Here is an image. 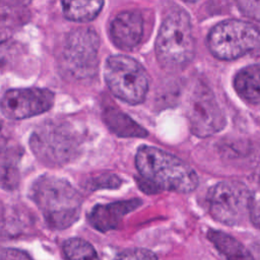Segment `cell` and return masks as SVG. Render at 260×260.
Instances as JSON below:
<instances>
[{"instance_id":"6da1fadb","label":"cell","mask_w":260,"mask_h":260,"mask_svg":"<svg viewBox=\"0 0 260 260\" xmlns=\"http://www.w3.org/2000/svg\"><path fill=\"white\" fill-rule=\"evenodd\" d=\"M135 166L148 187L147 193L158 190L189 193L198 186V176L189 165L154 146L139 147L135 154Z\"/></svg>"},{"instance_id":"7a4b0ae2","label":"cell","mask_w":260,"mask_h":260,"mask_svg":"<svg viewBox=\"0 0 260 260\" xmlns=\"http://www.w3.org/2000/svg\"><path fill=\"white\" fill-rule=\"evenodd\" d=\"M30 197L47 223L54 229H66L79 217L81 197L64 179L54 176L38 178L30 188Z\"/></svg>"},{"instance_id":"3957f363","label":"cell","mask_w":260,"mask_h":260,"mask_svg":"<svg viewBox=\"0 0 260 260\" xmlns=\"http://www.w3.org/2000/svg\"><path fill=\"white\" fill-rule=\"evenodd\" d=\"M195 40L189 14L175 9L162 20L155 41V55L160 66L168 71H179L193 59Z\"/></svg>"},{"instance_id":"277c9868","label":"cell","mask_w":260,"mask_h":260,"mask_svg":"<svg viewBox=\"0 0 260 260\" xmlns=\"http://www.w3.org/2000/svg\"><path fill=\"white\" fill-rule=\"evenodd\" d=\"M80 144V135L63 121H47L29 138L31 151L48 167H59L71 161L78 154Z\"/></svg>"},{"instance_id":"5b68a950","label":"cell","mask_w":260,"mask_h":260,"mask_svg":"<svg viewBox=\"0 0 260 260\" xmlns=\"http://www.w3.org/2000/svg\"><path fill=\"white\" fill-rule=\"evenodd\" d=\"M105 81L111 92L130 105L142 103L148 91V75L135 59L125 55H114L107 59Z\"/></svg>"},{"instance_id":"8992f818","label":"cell","mask_w":260,"mask_h":260,"mask_svg":"<svg viewBox=\"0 0 260 260\" xmlns=\"http://www.w3.org/2000/svg\"><path fill=\"white\" fill-rule=\"evenodd\" d=\"M207 45L217 59L234 60L260 48V31L243 20H223L210 29Z\"/></svg>"},{"instance_id":"52a82bcc","label":"cell","mask_w":260,"mask_h":260,"mask_svg":"<svg viewBox=\"0 0 260 260\" xmlns=\"http://www.w3.org/2000/svg\"><path fill=\"white\" fill-rule=\"evenodd\" d=\"M253 197L248 188L237 181H222L210 188L207 201L214 219L229 225L240 224L250 215Z\"/></svg>"},{"instance_id":"ba28073f","label":"cell","mask_w":260,"mask_h":260,"mask_svg":"<svg viewBox=\"0 0 260 260\" xmlns=\"http://www.w3.org/2000/svg\"><path fill=\"white\" fill-rule=\"evenodd\" d=\"M99 47L100 39L92 27L71 30L65 39L62 52L67 72L78 79L92 77L98 69Z\"/></svg>"},{"instance_id":"9c48e42d","label":"cell","mask_w":260,"mask_h":260,"mask_svg":"<svg viewBox=\"0 0 260 260\" xmlns=\"http://www.w3.org/2000/svg\"><path fill=\"white\" fill-rule=\"evenodd\" d=\"M186 116L193 134L207 137L225 126V117L212 90L202 81H197L186 101Z\"/></svg>"},{"instance_id":"30bf717a","label":"cell","mask_w":260,"mask_h":260,"mask_svg":"<svg viewBox=\"0 0 260 260\" xmlns=\"http://www.w3.org/2000/svg\"><path fill=\"white\" fill-rule=\"evenodd\" d=\"M54 100V93L46 88H12L3 94L1 111L11 120L26 119L50 110Z\"/></svg>"},{"instance_id":"8fae6325","label":"cell","mask_w":260,"mask_h":260,"mask_svg":"<svg viewBox=\"0 0 260 260\" xmlns=\"http://www.w3.org/2000/svg\"><path fill=\"white\" fill-rule=\"evenodd\" d=\"M143 35V18L137 11H123L110 23V37L114 45L122 50H133Z\"/></svg>"},{"instance_id":"7c38bea8","label":"cell","mask_w":260,"mask_h":260,"mask_svg":"<svg viewBox=\"0 0 260 260\" xmlns=\"http://www.w3.org/2000/svg\"><path fill=\"white\" fill-rule=\"evenodd\" d=\"M140 204L141 200L137 198L109 204H98L91 209L87 218L95 230L108 232L117 229L123 217L136 209Z\"/></svg>"},{"instance_id":"4fadbf2b","label":"cell","mask_w":260,"mask_h":260,"mask_svg":"<svg viewBox=\"0 0 260 260\" xmlns=\"http://www.w3.org/2000/svg\"><path fill=\"white\" fill-rule=\"evenodd\" d=\"M234 87L238 95L248 104L260 103V65L242 68L234 77Z\"/></svg>"},{"instance_id":"5bb4252c","label":"cell","mask_w":260,"mask_h":260,"mask_svg":"<svg viewBox=\"0 0 260 260\" xmlns=\"http://www.w3.org/2000/svg\"><path fill=\"white\" fill-rule=\"evenodd\" d=\"M103 117L109 129L118 136L145 137L147 135V131L144 128L116 108H106L104 110Z\"/></svg>"},{"instance_id":"9a60e30c","label":"cell","mask_w":260,"mask_h":260,"mask_svg":"<svg viewBox=\"0 0 260 260\" xmlns=\"http://www.w3.org/2000/svg\"><path fill=\"white\" fill-rule=\"evenodd\" d=\"M207 237L226 260H254L245 246L232 236L221 231L209 230Z\"/></svg>"},{"instance_id":"2e32d148","label":"cell","mask_w":260,"mask_h":260,"mask_svg":"<svg viewBox=\"0 0 260 260\" xmlns=\"http://www.w3.org/2000/svg\"><path fill=\"white\" fill-rule=\"evenodd\" d=\"M64 16L72 21L87 22L92 20L101 12L104 1H62Z\"/></svg>"},{"instance_id":"e0dca14e","label":"cell","mask_w":260,"mask_h":260,"mask_svg":"<svg viewBox=\"0 0 260 260\" xmlns=\"http://www.w3.org/2000/svg\"><path fill=\"white\" fill-rule=\"evenodd\" d=\"M66 260H100L94 248L86 241L72 238L63 244Z\"/></svg>"},{"instance_id":"ac0fdd59","label":"cell","mask_w":260,"mask_h":260,"mask_svg":"<svg viewBox=\"0 0 260 260\" xmlns=\"http://www.w3.org/2000/svg\"><path fill=\"white\" fill-rule=\"evenodd\" d=\"M122 184V180L114 174H102L88 180L87 188L91 190L96 189H114L119 188Z\"/></svg>"},{"instance_id":"d6986e66","label":"cell","mask_w":260,"mask_h":260,"mask_svg":"<svg viewBox=\"0 0 260 260\" xmlns=\"http://www.w3.org/2000/svg\"><path fill=\"white\" fill-rule=\"evenodd\" d=\"M116 260H157L155 255L146 249L135 248L129 249L121 253Z\"/></svg>"},{"instance_id":"ffe728a7","label":"cell","mask_w":260,"mask_h":260,"mask_svg":"<svg viewBox=\"0 0 260 260\" xmlns=\"http://www.w3.org/2000/svg\"><path fill=\"white\" fill-rule=\"evenodd\" d=\"M238 6L244 14L260 21V1H240Z\"/></svg>"},{"instance_id":"44dd1931","label":"cell","mask_w":260,"mask_h":260,"mask_svg":"<svg viewBox=\"0 0 260 260\" xmlns=\"http://www.w3.org/2000/svg\"><path fill=\"white\" fill-rule=\"evenodd\" d=\"M1 260H31V258L21 250L5 248L1 252Z\"/></svg>"},{"instance_id":"7402d4cb","label":"cell","mask_w":260,"mask_h":260,"mask_svg":"<svg viewBox=\"0 0 260 260\" xmlns=\"http://www.w3.org/2000/svg\"><path fill=\"white\" fill-rule=\"evenodd\" d=\"M251 221L260 230V199L253 200L250 208V215Z\"/></svg>"}]
</instances>
